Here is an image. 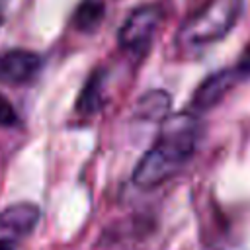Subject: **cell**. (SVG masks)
<instances>
[{"label":"cell","instance_id":"6da1fadb","mask_svg":"<svg viewBox=\"0 0 250 250\" xmlns=\"http://www.w3.org/2000/svg\"><path fill=\"white\" fill-rule=\"evenodd\" d=\"M197 143V119L193 111L166 115L154 145L139 160L133 182L139 188H156L170 180L191 158Z\"/></svg>","mask_w":250,"mask_h":250},{"label":"cell","instance_id":"7a4b0ae2","mask_svg":"<svg viewBox=\"0 0 250 250\" xmlns=\"http://www.w3.org/2000/svg\"><path fill=\"white\" fill-rule=\"evenodd\" d=\"M244 0H209L180 27L178 41L186 47H201L225 37L238 21Z\"/></svg>","mask_w":250,"mask_h":250},{"label":"cell","instance_id":"3957f363","mask_svg":"<svg viewBox=\"0 0 250 250\" xmlns=\"http://www.w3.org/2000/svg\"><path fill=\"white\" fill-rule=\"evenodd\" d=\"M160 20H162V10L154 4L135 8L119 29V35H117L119 45L133 53L145 51L150 45Z\"/></svg>","mask_w":250,"mask_h":250},{"label":"cell","instance_id":"277c9868","mask_svg":"<svg viewBox=\"0 0 250 250\" xmlns=\"http://www.w3.org/2000/svg\"><path fill=\"white\" fill-rule=\"evenodd\" d=\"M242 76H246L238 66L236 68H225L219 72H213L211 76H207L193 92L191 104H189V111H205L209 107H213L215 104H219L225 94L238 82L242 80Z\"/></svg>","mask_w":250,"mask_h":250},{"label":"cell","instance_id":"5b68a950","mask_svg":"<svg viewBox=\"0 0 250 250\" xmlns=\"http://www.w3.org/2000/svg\"><path fill=\"white\" fill-rule=\"evenodd\" d=\"M43 61L37 53L25 49H12L0 53V82L2 84H25L39 72Z\"/></svg>","mask_w":250,"mask_h":250},{"label":"cell","instance_id":"8992f818","mask_svg":"<svg viewBox=\"0 0 250 250\" xmlns=\"http://www.w3.org/2000/svg\"><path fill=\"white\" fill-rule=\"evenodd\" d=\"M41 219V211L33 203H16L0 211V227L16 234H27Z\"/></svg>","mask_w":250,"mask_h":250},{"label":"cell","instance_id":"52a82bcc","mask_svg":"<svg viewBox=\"0 0 250 250\" xmlns=\"http://www.w3.org/2000/svg\"><path fill=\"white\" fill-rule=\"evenodd\" d=\"M104 70H96L90 74V78L86 80L80 96H78V102H76V107L80 113L84 115H92L96 111L102 109L104 105Z\"/></svg>","mask_w":250,"mask_h":250},{"label":"cell","instance_id":"ba28073f","mask_svg":"<svg viewBox=\"0 0 250 250\" xmlns=\"http://www.w3.org/2000/svg\"><path fill=\"white\" fill-rule=\"evenodd\" d=\"M170 109V96L162 90L146 92L137 104V115L143 119H164Z\"/></svg>","mask_w":250,"mask_h":250},{"label":"cell","instance_id":"9c48e42d","mask_svg":"<svg viewBox=\"0 0 250 250\" xmlns=\"http://www.w3.org/2000/svg\"><path fill=\"white\" fill-rule=\"evenodd\" d=\"M104 12H105L104 2H100V0H84L76 8L72 23L80 31H92L104 20Z\"/></svg>","mask_w":250,"mask_h":250},{"label":"cell","instance_id":"30bf717a","mask_svg":"<svg viewBox=\"0 0 250 250\" xmlns=\"http://www.w3.org/2000/svg\"><path fill=\"white\" fill-rule=\"evenodd\" d=\"M18 123V113L14 105L0 94V125H16Z\"/></svg>","mask_w":250,"mask_h":250},{"label":"cell","instance_id":"8fae6325","mask_svg":"<svg viewBox=\"0 0 250 250\" xmlns=\"http://www.w3.org/2000/svg\"><path fill=\"white\" fill-rule=\"evenodd\" d=\"M238 68H240L244 74H250V45L246 47V51H244V55H242V59H240V62H238Z\"/></svg>","mask_w":250,"mask_h":250},{"label":"cell","instance_id":"7c38bea8","mask_svg":"<svg viewBox=\"0 0 250 250\" xmlns=\"http://www.w3.org/2000/svg\"><path fill=\"white\" fill-rule=\"evenodd\" d=\"M0 250H16V248H14V242H12V240L0 238Z\"/></svg>","mask_w":250,"mask_h":250},{"label":"cell","instance_id":"4fadbf2b","mask_svg":"<svg viewBox=\"0 0 250 250\" xmlns=\"http://www.w3.org/2000/svg\"><path fill=\"white\" fill-rule=\"evenodd\" d=\"M6 4H8V0H0V23L4 21V12H6Z\"/></svg>","mask_w":250,"mask_h":250}]
</instances>
